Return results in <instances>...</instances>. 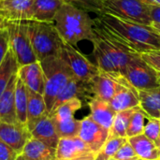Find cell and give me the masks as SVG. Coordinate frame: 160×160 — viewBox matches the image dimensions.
Masks as SVG:
<instances>
[{
	"mask_svg": "<svg viewBox=\"0 0 160 160\" xmlns=\"http://www.w3.org/2000/svg\"><path fill=\"white\" fill-rule=\"evenodd\" d=\"M95 35L91 41L94 46L93 54L98 68L105 72L122 74L125 68L137 53L116 38L97 17Z\"/></svg>",
	"mask_w": 160,
	"mask_h": 160,
	"instance_id": "6da1fadb",
	"label": "cell"
},
{
	"mask_svg": "<svg viewBox=\"0 0 160 160\" xmlns=\"http://www.w3.org/2000/svg\"><path fill=\"white\" fill-rule=\"evenodd\" d=\"M98 18L116 38L135 52L142 54L160 51V35L151 25L128 22L106 12H101Z\"/></svg>",
	"mask_w": 160,
	"mask_h": 160,
	"instance_id": "7a4b0ae2",
	"label": "cell"
},
{
	"mask_svg": "<svg viewBox=\"0 0 160 160\" xmlns=\"http://www.w3.org/2000/svg\"><path fill=\"white\" fill-rule=\"evenodd\" d=\"M54 25L63 41L76 46L80 41H92L95 35V21L88 11L65 3L54 18Z\"/></svg>",
	"mask_w": 160,
	"mask_h": 160,
	"instance_id": "3957f363",
	"label": "cell"
},
{
	"mask_svg": "<svg viewBox=\"0 0 160 160\" xmlns=\"http://www.w3.org/2000/svg\"><path fill=\"white\" fill-rule=\"evenodd\" d=\"M28 33L38 62L50 56H59L64 45L54 22L27 21Z\"/></svg>",
	"mask_w": 160,
	"mask_h": 160,
	"instance_id": "277c9868",
	"label": "cell"
},
{
	"mask_svg": "<svg viewBox=\"0 0 160 160\" xmlns=\"http://www.w3.org/2000/svg\"><path fill=\"white\" fill-rule=\"evenodd\" d=\"M45 76L44 100L50 113L54 101L67 83L74 78V74L68 64L59 56H50L39 62Z\"/></svg>",
	"mask_w": 160,
	"mask_h": 160,
	"instance_id": "5b68a950",
	"label": "cell"
},
{
	"mask_svg": "<svg viewBox=\"0 0 160 160\" xmlns=\"http://www.w3.org/2000/svg\"><path fill=\"white\" fill-rule=\"evenodd\" d=\"M7 30L9 49L14 53L19 68L38 62L29 38L27 21H9Z\"/></svg>",
	"mask_w": 160,
	"mask_h": 160,
	"instance_id": "8992f818",
	"label": "cell"
},
{
	"mask_svg": "<svg viewBox=\"0 0 160 160\" xmlns=\"http://www.w3.org/2000/svg\"><path fill=\"white\" fill-rule=\"evenodd\" d=\"M103 12L122 20L144 25H151L148 5L141 0H102Z\"/></svg>",
	"mask_w": 160,
	"mask_h": 160,
	"instance_id": "52a82bcc",
	"label": "cell"
},
{
	"mask_svg": "<svg viewBox=\"0 0 160 160\" xmlns=\"http://www.w3.org/2000/svg\"><path fill=\"white\" fill-rule=\"evenodd\" d=\"M122 75L138 91L150 90L160 86L158 71L147 64L141 54H137L131 59Z\"/></svg>",
	"mask_w": 160,
	"mask_h": 160,
	"instance_id": "ba28073f",
	"label": "cell"
},
{
	"mask_svg": "<svg viewBox=\"0 0 160 160\" xmlns=\"http://www.w3.org/2000/svg\"><path fill=\"white\" fill-rule=\"evenodd\" d=\"M59 57L68 64L74 77L80 81L90 82L99 72L97 65L93 64L79 50L69 44L64 43Z\"/></svg>",
	"mask_w": 160,
	"mask_h": 160,
	"instance_id": "9c48e42d",
	"label": "cell"
},
{
	"mask_svg": "<svg viewBox=\"0 0 160 160\" xmlns=\"http://www.w3.org/2000/svg\"><path fill=\"white\" fill-rule=\"evenodd\" d=\"M110 131L98 123L89 115L81 120V129L79 138L83 141L92 152L97 156L109 138Z\"/></svg>",
	"mask_w": 160,
	"mask_h": 160,
	"instance_id": "30bf717a",
	"label": "cell"
},
{
	"mask_svg": "<svg viewBox=\"0 0 160 160\" xmlns=\"http://www.w3.org/2000/svg\"><path fill=\"white\" fill-rule=\"evenodd\" d=\"M30 138H32L31 132L26 125L21 123L8 124L0 122V139L19 155L22 154Z\"/></svg>",
	"mask_w": 160,
	"mask_h": 160,
	"instance_id": "8fae6325",
	"label": "cell"
},
{
	"mask_svg": "<svg viewBox=\"0 0 160 160\" xmlns=\"http://www.w3.org/2000/svg\"><path fill=\"white\" fill-rule=\"evenodd\" d=\"M110 105L115 112L140 106L139 91L132 86L122 74L120 77L118 89L110 100Z\"/></svg>",
	"mask_w": 160,
	"mask_h": 160,
	"instance_id": "7c38bea8",
	"label": "cell"
},
{
	"mask_svg": "<svg viewBox=\"0 0 160 160\" xmlns=\"http://www.w3.org/2000/svg\"><path fill=\"white\" fill-rule=\"evenodd\" d=\"M120 77V73L105 72L99 69L98 74L90 82L93 96L110 102L118 89Z\"/></svg>",
	"mask_w": 160,
	"mask_h": 160,
	"instance_id": "4fadbf2b",
	"label": "cell"
},
{
	"mask_svg": "<svg viewBox=\"0 0 160 160\" xmlns=\"http://www.w3.org/2000/svg\"><path fill=\"white\" fill-rule=\"evenodd\" d=\"M86 157H96V155L79 137L59 140L56 147V160H73Z\"/></svg>",
	"mask_w": 160,
	"mask_h": 160,
	"instance_id": "5bb4252c",
	"label": "cell"
},
{
	"mask_svg": "<svg viewBox=\"0 0 160 160\" xmlns=\"http://www.w3.org/2000/svg\"><path fill=\"white\" fill-rule=\"evenodd\" d=\"M34 0H0V16L8 21L33 20Z\"/></svg>",
	"mask_w": 160,
	"mask_h": 160,
	"instance_id": "9a60e30c",
	"label": "cell"
},
{
	"mask_svg": "<svg viewBox=\"0 0 160 160\" xmlns=\"http://www.w3.org/2000/svg\"><path fill=\"white\" fill-rule=\"evenodd\" d=\"M93 97L94 96L91 91L90 82H85L80 81L74 77L67 83V85L63 88V90L57 96L52 111L55 110L61 104H63L70 99L78 98L82 101L84 100L87 102Z\"/></svg>",
	"mask_w": 160,
	"mask_h": 160,
	"instance_id": "2e32d148",
	"label": "cell"
},
{
	"mask_svg": "<svg viewBox=\"0 0 160 160\" xmlns=\"http://www.w3.org/2000/svg\"><path fill=\"white\" fill-rule=\"evenodd\" d=\"M18 77L24 85L40 95L45 92V76L40 63L35 62L29 65L20 67L18 69Z\"/></svg>",
	"mask_w": 160,
	"mask_h": 160,
	"instance_id": "e0dca14e",
	"label": "cell"
},
{
	"mask_svg": "<svg viewBox=\"0 0 160 160\" xmlns=\"http://www.w3.org/2000/svg\"><path fill=\"white\" fill-rule=\"evenodd\" d=\"M18 74H14L10 79L7 88L0 97V122L17 124L18 119L15 108V88Z\"/></svg>",
	"mask_w": 160,
	"mask_h": 160,
	"instance_id": "ac0fdd59",
	"label": "cell"
},
{
	"mask_svg": "<svg viewBox=\"0 0 160 160\" xmlns=\"http://www.w3.org/2000/svg\"><path fill=\"white\" fill-rule=\"evenodd\" d=\"M90 110L89 116L98 125L110 131L116 112L112 110L109 101L93 97L87 101Z\"/></svg>",
	"mask_w": 160,
	"mask_h": 160,
	"instance_id": "d6986e66",
	"label": "cell"
},
{
	"mask_svg": "<svg viewBox=\"0 0 160 160\" xmlns=\"http://www.w3.org/2000/svg\"><path fill=\"white\" fill-rule=\"evenodd\" d=\"M28 103H27V121L26 126L31 132L40 120L49 114L43 95L38 94L27 88Z\"/></svg>",
	"mask_w": 160,
	"mask_h": 160,
	"instance_id": "ffe728a7",
	"label": "cell"
},
{
	"mask_svg": "<svg viewBox=\"0 0 160 160\" xmlns=\"http://www.w3.org/2000/svg\"><path fill=\"white\" fill-rule=\"evenodd\" d=\"M21 155L28 160H56V149L32 137Z\"/></svg>",
	"mask_w": 160,
	"mask_h": 160,
	"instance_id": "44dd1931",
	"label": "cell"
},
{
	"mask_svg": "<svg viewBox=\"0 0 160 160\" xmlns=\"http://www.w3.org/2000/svg\"><path fill=\"white\" fill-rule=\"evenodd\" d=\"M31 136L55 149L60 140L56 132L53 121L49 114L43 117L40 122L34 128V129L31 131Z\"/></svg>",
	"mask_w": 160,
	"mask_h": 160,
	"instance_id": "7402d4cb",
	"label": "cell"
},
{
	"mask_svg": "<svg viewBox=\"0 0 160 160\" xmlns=\"http://www.w3.org/2000/svg\"><path fill=\"white\" fill-rule=\"evenodd\" d=\"M64 4L63 0H34L33 20L53 22L57 12Z\"/></svg>",
	"mask_w": 160,
	"mask_h": 160,
	"instance_id": "603a6c76",
	"label": "cell"
},
{
	"mask_svg": "<svg viewBox=\"0 0 160 160\" xmlns=\"http://www.w3.org/2000/svg\"><path fill=\"white\" fill-rule=\"evenodd\" d=\"M128 140L141 159L160 160L159 147L144 134L128 138Z\"/></svg>",
	"mask_w": 160,
	"mask_h": 160,
	"instance_id": "cb8c5ba5",
	"label": "cell"
},
{
	"mask_svg": "<svg viewBox=\"0 0 160 160\" xmlns=\"http://www.w3.org/2000/svg\"><path fill=\"white\" fill-rule=\"evenodd\" d=\"M140 107L151 117L159 118L160 114V86L139 91Z\"/></svg>",
	"mask_w": 160,
	"mask_h": 160,
	"instance_id": "d4e9b609",
	"label": "cell"
},
{
	"mask_svg": "<svg viewBox=\"0 0 160 160\" xmlns=\"http://www.w3.org/2000/svg\"><path fill=\"white\" fill-rule=\"evenodd\" d=\"M18 69L19 65L17 63L15 55L9 49L0 66V97L7 88L12 76L18 72Z\"/></svg>",
	"mask_w": 160,
	"mask_h": 160,
	"instance_id": "484cf974",
	"label": "cell"
},
{
	"mask_svg": "<svg viewBox=\"0 0 160 160\" xmlns=\"http://www.w3.org/2000/svg\"><path fill=\"white\" fill-rule=\"evenodd\" d=\"M27 103H28V93L27 87L19 79L17 80L15 88V108L18 122L26 125L27 121Z\"/></svg>",
	"mask_w": 160,
	"mask_h": 160,
	"instance_id": "4316f807",
	"label": "cell"
},
{
	"mask_svg": "<svg viewBox=\"0 0 160 160\" xmlns=\"http://www.w3.org/2000/svg\"><path fill=\"white\" fill-rule=\"evenodd\" d=\"M136 108L128 109L126 111L116 112L114 119H113L112 126L110 129L109 137L127 138V129H128V124L130 122V119H131Z\"/></svg>",
	"mask_w": 160,
	"mask_h": 160,
	"instance_id": "83f0119b",
	"label": "cell"
},
{
	"mask_svg": "<svg viewBox=\"0 0 160 160\" xmlns=\"http://www.w3.org/2000/svg\"><path fill=\"white\" fill-rule=\"evenodd\" d=\"M82 106V101L78 98L70 99L63 104H61L59 107H57L55 110L52 111L49 115L52 119V121H64L68 119L74 118V115L77 111H79Z\"/></svg>",
	"mask_w": 160,
	"mask_h": 160,
	"instance_id": "f1b7e54d",
	"label": "cell"
},
{
	"mask_svg": "<svg viewBox=\"0 0 160 160\" xmlns=\"http://www.w3.org/2000/svg\"><path fill=\"white\" fill-rule=\"evenodd\" d=\"M53 124L60 139L74 138L79 136L81 129V120H77L75 117L64 121H53Z\"/></svg>",
	"mask_w": 160,
	"mask_h": 160,
	"instance_id": "f546056e",
	"label": "cell"
},
{
	"mask_svg": "<svg viewBox=\"0 0 160 160\" xmlns=\"http://www.w3.org/2000/svg\"><path fill=\"white\" fill-rule=\"evenodd\" d=\"M128 142V138L109 137L100 151L96 156V160H108L114 157L118 150Z\"/></svg>",
	"mask_w": 160,
	"mask_h": 160,
	"instance_id": "4dcf8cb0",
	"label": "cell"
},
{
	"mask_svg": "<svg viewBox=\"0 0 160 160\" xmlns=\"http://www.w3.org/2000/svg\"><path fill=\"white\" fill-rule=\"evenodd\" d=\"M147 113L141 108L137 107L131 119L128 124L127 129V138H132L141 134H143L145 119L147 117Z\"/></svg>",
	"mask_w": 160,
	"mask_h": 160,
	"instance_id": "1f68e13d",
	"label": "cell"
},
{
	"mask_svg": "<svg viewBox=\"0 0 160 160\" xmlns=\"http://www.w3.org/2000/svg\"><path fill=\"white\" fill-rule=\"evenodd\" d=\"M146 119L147 122L144 125L143 134L158 146L160 135V119L151 117L149 115H147Z\"/></svg>",
	"mask_w": 160,
	"mask_h": 160,
	"instance_id": "d6a6232c",
	"label": "cell"
},
{
	"mask_svg": "<svg viewBox=\"0 0 160 160\" xmlns=\"http://www.w3.org/2000/svg\"><path fill=\"white\" fill-rule=\"evenodd\" d=\"M65 3L72 4L86 11H92L96 14L103 12L102 0H63Z\"/></svg>",
	"mask_w": 160,
	"mask_h": 160,
	"instance_id": "836d02e7",
	"label": "cell"
},
{
	"mask_svg": "<svg viewBox=\"0 0 160 160\" xmlns=\"http://www.w3.org/2000/svg\"><path fill=\"white\" fill-rule=\"evenodd\" d=\"M113 158L116 160H138L140 158L135 153L131 144L128 142L118 150V152L114 155Z\"/></svg>",
	"mask_w": 160,
	"mask_h": 160,
	"instance_id": "e575fe53",
	"label": "cell"
},
{
	"mask_svg": "<svg viewBox=\"0 0 160 160\" xmlns=\"http://www.w3.org/2000/svg\"><path fill=\"white\" fill-rule=\"evenodd\" d=\"M9 50V38L7 28L0 30V66Z\"/></svg>",
	"mask_w": 160,
	"mask_h": 160,
	"instance_id": "d590c367",
	"label": "cell"
},
{
	"mask_svg": "<svg viewBox=\"0 0 160 160\" xmlns=\"http://www.w3.org/2000/svg\"><path fill=\"white\" fill-rule=\"evenodd\" d=\"M142 59L157 71H160V51L150 52L141 54Z\"/></svg>",
	"mask_w": 160,
	"mask_h": 160,
	"instance_id": "8d00e7d4",
	"label": "cell"
},
{
	"mask_svg": "<svg viewBox=\"0 0 160 160\" xmlns=\"http://www.w3.org/2000/svg\"><path fill=\"white\" fill-rule=\"evenodd\" d=\"M19 154L0 139V160H15Z\"/></svg>",
	"mask_w": 160,
	"mask_h": 160,
	"instance_id": "74e56055",
	"label": "cell"
},
{
	"mask_svg": "<svg viewBox=\"0 0 160 160\" xmlns=\"http://www.w3.org/2000/svg\"><path fill=\"white\" fill-rule=\"evenodd\" d=\"M148 7L152 22L160 23V5H148Z\"/></svg>",
	"mask_w": 160,
	"mask_h": 160,
	"instance_id": "f35d334b",
	"label": "cell"
},
{
	"mask_svg": "<svg viewBox=\"0 0 160 160\" xmlns=\"http://www.w3.org/2000/svg\"><path fill=\"white\" fill-rule=\"evenodd\" d=\"M9 24V21L5 19L4 17L0 16V30L2 29H6Z\"/></svg>",
	"mask_w": 160,
	"mask_h": 160,
	"instance_id": "ab89813d",
	"label": "cell"
},
{
	"mask_svg": "<svg viewBox=\"0 0 160 160\" xmlns=\"http://www.w3.org/2000/svg\"><path fill=\"white\" fill-rule=\"evenodd\" d=\"M146 5H160V0H141Z\"/></svg>",
	"mask_w": 160,
	"mask_h": 160,
	"instance_id": "60d3db41",
	"label": "cell"
},
{
	"mask_svg": "<svg viewBox=\"0 0 160 160\" xmlns=\"http://www.w3.org/2000/svg\"><path fill=\"white\" fill-rule=\"evenodd\" d=\"M151 26H152V28H153L158 35H160V23H158V22H152Z\"/></svg>",
	"mask_w": 160,
	"mask_h": 160,
	"instance_id": "b9f144b4",
	"label": "cell"
},
{
	"mask_svg": "<svg viewBox=\"0 0 160 160\" xmlns=\"http://www.w3.org/2000/svg\"><path fill=\"white\" fill-rule=\"evenodd\" d=\"M73 160H96V157H86V158H77Z\"/></svg>",
	"mask_w": 160,
	"mask_h": 160,
	"instance_id": "7bdbcfd3",
	"label": "cell"
},
{
	"mask_svg": "<svg viewBox=\"0 0 160 160\" xmlns=\"http://www.w3.org/2000/svg\"><path fill=\"white\" fill-rule=\"evenodd\" d=\"M15 160H28V159H26L22 155H19V156L17 157V158H16Z\"/></svg>",
	"mask_w": 160,
	"mask_h": 160,
	"instance_id": "ee69618b",
	"label": "cell"
},
{
	"mask_svg": "<svg viewBox=\"0 0 160 160\" xmlns=\"http://www.w3.org/2000/svg\"><path fill=\"white\" fill-rule=\"evenodd\" d=\"M158 82H159L160 84V71H158Z\"/></svg>",
	"mask_w": 160,
	"mask_h": 160,
	"instance_id": "f6af8a7d",
	"label": "cell"
},
{
	"mask_svg": "<svg viewBox=\"0 0 160 160\" xmlns=\"http://www.w3.org/2000/svg\"><path fill=\"white\" fill-rule=\"evenodd\" d=\"M158 147H159V149H160V135H159V142H158Z\"/></svg>",
	"mask_w": 160,
	"mask_h": 160,
	"instance_id": "bcb514c9",
	"label": "cell"
},
{
	"mask_svg": "<svg viewBox=\"0 0 160 160\" xmlns=\"http://www.w3.org/2000/svg\"><path fill=\"white\" fill-rule=\"evenodd\" d=\"M108 160H116V159H114L113 158H110V159H108Z\"/></svg>",
	"mask_w": 160,
	"mask_h": 160,
	"instance_id": "7dc6e473",
	"label": "cell"
},
{
	"mask_svg": "<svg viewBox=\"0 0 160 160\" xmlns=\"http://www.w3.org/2000/svg\"><path fill=\"white\" fill-rule=\"evenodd\" d=\"M138 160H142V159H141V158H140V159H138Z\"/></svg>",
	"mask_w": 160,
	"mask_h": 160,
	"instance_id": "c3c4849f",
	"label": "cell"
},
{
	"mask_svg": "<svg viewBox=\"0 0 160 160\" xmlns=\"http://www.w3.org/2000/svg\"><path fill=\"white\" fill-rule=\"evenodd\" d=\"M159 119H160V114H159Z\"/></svg>",
	"mask_w": 160,
	"mask_h": 160,
	"instance_id": "681fc988",
	"label": "cell"
}]
</instances>
